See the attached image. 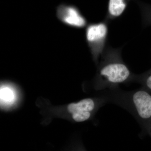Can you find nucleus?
I'll return each instance as SVG.
<instances>
[{
  "mask_svg": "<svg viewBox=\"0 0 151 151\" xmlns=\"http://www.w3.org/2000/svg\"><path fill=\"white\" fill-rule=\"evenodd\" d=\"M127 6V3L123 0H109L108 12L112 16H120L124 12Z\"/></svg>",
  "mask_w": 151,
  "mask_h": 151,
  "instance_id": "6",
  "label": "nucleus"
},
{
  "mask_svg": "<svg viewBox=\"0 0 151 151\" xmlns=\"http://www.w3.org/2000/svg\"><path fill=\"white\" fill-rule=\"evenodd\" d=\"M107 32V27L103 24L90 25L86 30V40L92 47L96 43L105 37Z\"/></svg>",
  "mask_w": 151,
  "mask_h": 151,
  "instance_id": "5",
  "label": "nucleus"
},
{
  "mask_svg": "<svg viewBox=\"0 0 151 151\" xmlns=\"http://www.w3.org/2000/svg\"><path fill=\"white\" fill-rule=\"evenodd\" d=\"M56 16L60 21L71 27L81 28L86 24L84 17L73 6L61 4L57 7Z\"/></svg>",
  "mask_w": 151,
  "mask_h": 151,
  "instance_id": "3",
  "label": "nucleus"
},
{
  "mask_svg": "<svg viewBox=\"0 0 151 151\" xmlns=\"http://www.w3.org/2000/svg\"><path fill=\"white\" fill-rule=\"evenodd\" d=\"M146 84L147 87L151 90V75L147 78Z\"/></svg>",
  "mask_w": 151,
  "mask_h": 151,
  "instance_id": "7",
  "label": "nucleus"
},
{
  "mask_svg": "<svg viewBox=\"0 0 151 151\" xmlns=\"http://www.w3.org/2000/svg\"><path fill=\"white\" fill-rule=\"evenodd\" d=\"M96 107V102L93 99L86 98L78 103H70L68 106V110L74 121L82 122L90 119Z\"/></svg>",
  "mask_w": 151,
  "mask_h": 151,
  "instance_id": "4",
  "label": "nucleus"
},
{
  "mask_svg": "<svg viewBox=\"0 0 151 151\" xmlns=\"http://www.w3.org/2000/svg\"><path fill=\"white\" fill-rule=\"evenodd\" d=\"M130 108L137 118L147 120L151 118V95L143 90L132 92L128 97Z\"/></svg>",
  "mask_w": 151,
  "mask_h": 151,
  "instance_id": "1",
  "label": "nucleus"
},
{
  "mask_svg": "<svg viewBox=\"0 0 151 151\" xmlns=\"http://www.w3.org/2000/svg\"><path fill=\"white\" fill-rule=\"evenodd\" d=\"M105 84H117L127 81L130 76V70L124 63H111L103 66L100 71Z\"/></svg>",
  "mask_w": 151,
  "mask_h": 151,
  "instance_id": "2",
  "label": "nucleus"
}]
</instances>
